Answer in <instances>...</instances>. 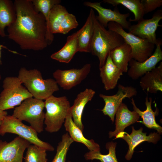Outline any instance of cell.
Listing matches in <instances>:
<instances>
[{
    "label": "cell",
    "instance_id": "obj_1",
    "mask_svg": "<svg viewBox=\"0 0 162 162\" xmlns=\"http://www.w3.org/2000/svg\"><path fill=\"white\" fill-rule=\"evenodd\" d=\"M15 21L7 27L8 37L23 50L38 51L48 45L47 27L43 14L34 10L31 0H15Z\"/></svg>",
    "mask_w": 162,
    "mask_h": 162
},
{
    "label": "cell",
    "instance_id": "obj_2",
    "mask_svg": "<svg viewBox=\"0 0 162 162\" xmlns=\"http://www.w3.org/2000/svg\"><path fill=\"white\" fill-rule=\"evenodd\" d=\"M125 42L123 38L116 32L106 29L95 18L91 52L99 60V68L105 64L110 51Z\"/></svg>",
    "mask_w": 162,
    "mask_h": 162
},
{
    "label": "cell",
    "instance_id": "obj_3",
    "mask_svg": "<svg viewBox=\"0 0 162 162\" xmlns=\"http://www.w3.org/2000/svg\"><path fill=\"white\" fill-rule=\"evenodd\" d=\"M18 77L33 97L37 99L45 100L59 90L55 80L51 78L44 79L41 73L37 69L28 70L21 68Z\"/></svg>",
    "mask_w": 162,
    "mask_h": 162
},
{
    "label": "cell",
    "instance_id": "obj_4",
    "mask_svg": "<svg viewBox=\"0 0 162 162\" xmlns=\"http://www.w3.org/2000/svg\"><path fill=\"white\" fill-rule=\"evenodd\" d=\"M44 103L45 130L50 133L57 132L69 112L70 102L65 96L57 97L52 95L45 100Z\"/></svg>",
    "mask_w": 162,
    "mask_h": 162
},
{
    "label": "cell",
    "instance_id": "obj_5",
    "mask_svg": "<svg viewBox=\"0 0 162 162\" xmlns=\"http://www.w3.org/2000/svg\"><path fill=\"white\" fill-rule=\"evenodd\" d=\"M44 102L42 100L29 98L15 108L12 116L21 121L28 122L38 133H40L44 130Z\"/></svg>",
    "mask_w": 162,
    "mask_h": 162
},
{
    "label": "cell",
    "instance_id": "obj_6",
    "mask_svg": "<svg viewBox=\"0 0 162 162\" xmlns=\"http://www.w3.org/2000/svg\"><path fill=\"white\" fill-rule=\"evenodd\" d=\"M22 83L17 77L8 76L4 78L3 89L0 94V110L5 111L14 108L26 99L33 97Z\"/></svg>",
    "mask_w": 162,
    "mask_h": 162
},
{
    "label": "cell",
    "instance_id": "obj_7",
    "mask_svg": "<svg viewBox=\"0 0 162 162\" xmlns=\"http://www.w3.org/2000/svg\"><path fill=\"white\" fill-rule=\"evenodd\" d=\"M6 133L16 134L28 141L30 144L53 151L54 147L50 144L40 140L38 133L31 126L24 124L22 121L12 116L7 115L2 120L0 126V135L3 136Z\"/></svg>",
    "mask_w": 162,
    "mask_h": 162
},
{
    "label": "cell",
    "instance_id": "obj_8",
    "mask_svg": "<svg viewBox=\"0 0 162 162\" xmlns=\"http://www.w3.org/2000/svg\"><path fill=\"white\" fill-rule=\"evenodd\" d=\"M107 27L108 29L120 35L125 42L130 46L132 59L139 62H142L152 55L155 44L146 39H142L126 32L120 25L116 22H109Z\"/></svg>",
    "mask_w": 162,
    "mask_h": 162
},
{
    "label": "cell",
    "instance_id": "obj_9",
    "mask_svg": "<svg viewBox=\"0 0 162 162\" xmlns=\"http://www.w3.org/2000/svg\"><path fill=\"white\" fill-rule=\"evenodd\" d=\"M84 5L96 10L98 15H95L96 20L105 28L107 27L110 22H114L120 25L124 29L128 30L131 26L130 22L127 19L130 16L129 13H121L118 8L116 6L113 10L103 7L101 2H85Z\"/></svg>",
    "mask_w": 162,
    "mask_h": 162
},
{
    "label": "cell",
    "instance_id": "obj_10",
    "mask_svg": "<svg viewBox=\"0 0 162 162\" xmlns=\"http://www.w3.org/2000/svg\"><path fill=\"white\" fill-rule=\"evenodd\" d=\"M162 19V10H158L151 18H143L138 22L137 24L131 25L128 29V32L155 44L157 39L156 32L158 27L162 26L159 24Z\"/></svg>",
    "mask_w": 162,
    "mask_h": 162
},
{
    "label": "cell",
    "instance_id": "obj_11",
    "mask_svg": "<svg viewBox=\"0 0 162 162\" xmlns=\"http://www.w3.org/2000/svg\"><path fill=\"white\" fill-rule=\"evenodd\" d=\"M118 88V91L114 95L99 94L100 97L104 100L105 104L101 110L104 115L109 117L112 123L114 122L115 115L123 100L125 98H130L136 96L137 93L136 89L131 86H125L119 84Z\"/></svg>",
    "mask_w": 162,
    "mask_h": 162
},
{
    "label": "cell",
    "instance_id": "obj_12",
    "mask_svg": "<svg viewBox=\"0 0 162 162\" xmlns=\"http://www.w3.org/2000/svg\"><path fill=\"white\" fill-rule=\"evenodd\" d=\"M91 66L87 64L80 69L67 70L57 69L53 76L58 85L65 90H69L80 84L89 73Z\"/></svg>",
    "mask_w": 162,
    "mask_h": 162
},
{
    "label": "cell",
    "instance_id": "obj_13",
    "mask_svg": "<svg viewBox=\"0 0 162 162\" xmlns=\"http://www.w3.org/2000/svg\"><path fill=\"white\" fill-rule=\"evenodd\" d=\"M156 48L152 55L148 59L142 62H138L131 59L129 63L130 68L127 71L128 75L133 80L141 77L146 73L156 67L157 63L162 60V51L161 46L162 40L160 38L157 39L155 44Z\"/></svg>",
    "mask_w": 162,
    "mask_h": 162
},
{
    "label": "cell",
    "instance_id": "obj_14",
    "mask_svg": "<svg viewBox=\"0 0 162 162\" xmlns=\"http://www.w3.org/2000/svg\"><path fill=\"white\" fill-rule=\"evenodd\" d=\"M30 144L18 136L9 142L0 140V162H22L24 152Z\"/></svg>",
    "mask_w": 162,
    "mask_h": 162
},
{
    "label": "cell",
    "instance_id": "obj_15",
    "mask_svg": "<svg viewBox=\"0 0 162 162\" xmlns=\"http://www.w3.org/2000/svg\"><path fill=\"white\" fill-rule=\"evenodd\" d=\"M132 131L130 134L124 131L118 134L115 139L122 138L128 143L129 149L125 156V158L128 160H130L131 158L135 148L138 145L145 141L156 144L160 138L159 134L155 132L147 136L146 133L142 132V128L136 130L132 126Z\"/></svg>",
    "mask_w": 162,
    "mask_h": 162
},
{
    "label": "cell",
    "instance_id": "obj_16",
    "mask_svg": "<svg viewBox=\"0 0 162 162\" xmlns=\"http://www.w3.org/2000/svg\"><path fill=\"white\" fill-rule=\"evenodd\" d=\"M116 115V128L114 131L109 132L110 138L116 136L119 133L123 132L126 127L138 122L140 117L135 111H130L127 106L123 103L119 107Z\"/></svg>",
    "mask_w": 162,
    "mask_h": 162
},
{
    "label": "cell",
    "instance_id": "obj_17",
    "mask_svg": "<svg viewBox=\"0 0 162 162\" xmlns=\"http://www.w3.org/2000/svg\"><path fill=\"white\" fill-rule=\"evenodd\" d=\"M95 93L91 89L86 88L77 95L73 105L70 108V112L74 122L82 132L84 130V126L82 117L84 109L87 103L92 99Z\"/></svg>",
    "mask_w": 162,
    "mask_h": 162
},
{
    "label": "cell",
    "instance_id": "obj_18",
    "mask_svg": "<svg viewBox=\"0 0 162 162\" xmlns=\"http://www.w3.org/2000/svg\"><path fill=\"white\" fill-rule=\"evenodd\" d=\"M100 76L106 90L114 89L123 74V71L112 62L109 53L104 64L99 68Z\"/></svg>",
    "mask_w": 162,
    "mask_h": 162
},
{
    "label": "cell",
    "instance_id": "obj_19",
    "mask_svg": "<svg viewBox=\"0 0 162 162\" xmlns=\"http://www.w3.org/2000/svg\"><path fill=\"white\" fill-rule=\"evenodd\" d=\"M95 16L93 9L91 8L85 24L79 30L77 40L78 52H91L94 30V19Z\"/></svg>",
    "mask_w": 162,
    "mask_h": 162
},
{
    "label": "cell",
    "instance_id": "obj_20",
    "mask_svg": "<svg viewBox=\"0 0 162 162\" xmlns=\"http://www.w3.org/2000/svg\"><path fill=\"white\" fill-rule=\"evenodd\" d=\"M140 86L144 91L152 93L162 91V62L141 77Z\"/></svg>",
    "mask_w": 162,
    "mask_h": 162
},
{
    "label": "cell",
    "instance_id": "obj_21",
    "mask_svg": "<svg viewBox=\"0 0 162 162\" xmlns=\"http://www.w3.org/2000/svg\"><path fill=\"white\" fill-rule=\"evenodd\" d=\"M64 126L66 130L74 141L84 144L90 151H100L98 144L93 139L88 140L83 136L82 132L74 122L70 110L65 120Z\"/></svg>",
    "mask_w": 162,
    "mask_h": 162
},
{
    "label": "cell",
    "instance_id": "obj_22",
    "mask_svg": "<svg viewBox=\"0 0 162 162\" xmlns=\"http://www.w3.org/2000/svg\"><path fill=\"white\" fill-rule=\"evenodd\" d=\"M79 30L67 37L66 43L59 51L52 54L51 58L60 62L68 63L78 52V36Z\"/></svg>",
    "mask_w": 162,
    "mask_h": 162
},
{
    "label": "cell",
    "instance_id": "obj_23",
    "mask_svg": "<svg viewBox=\"0 0 162 162\" xmlns=\"http://www.w3.org/2000/svg\"><path fill=\"white\" fill-rule=\"evenodd\" d=\"M145 100L146 109L145 111H142L136 106L135 101L132 98L131 103L133 106V109L142 119V122L143 124L148 128L157 130L159 134H160L162 132V128L157 123L155 119V116L158 114V110L156 108L154 112L153 110L152 107V99L151 97L148 98L147 94Z\"/></svg>",
    "mask_w": 162,
    "mask_h": 162
},
{
    "label": "cell",
    "instance_id": "obj_24",
    "mask_svg": "<svg viewBox=\"0 0 162 162\" xmlns=\"http://www.w3.org/2000/svg\"><path fill=\"white\" fill-rule=\"evenodd\" d=\"M131 48L125 42L115 48L110 53L112 60L114 65L123 72H127L129 63L132 59Z\"/></svg>",
    "mask_w": 162,
    "mask_h": 162
},
{
    "label": "cell",
    "instance_id": "obj_25",
    "mask_svg": "<svg viewBox=\"0 0 162 162\" xmlns=\"http://www.w3.org/2000/svg\"><path fill=\"white\" fill-rule=\"evenodd\" d=\"M14 2L10 0H0V36H6L4 29L12 24L16 18Z\"/></svg>",
    "mask_w": 162,
    "mask_h": 162
},
{
    "label": "cell",
    "instance_id": "obj_26",
    "mask_svg": "<svg viewBox=\"0 0 162 162\" xmlns=\"http://www.w3.org/2000/svg\"><path fill=\"white\" fill-rule=\"evenodd\" d=\"M103 2L113 6L122 4L128 9L134 15V18L129 21L138 22L144 18L145 14L140 0H104Z\"/></svg>",
    "mask_w": 162,
    "mask_h": 162
},
{
    "label": "cell",
    "instance_id": "obj_27",
    "mask_svg": "<svg viewBox=\"0 0 162 162\" xmlns=\"http://www.w3.org/2000/svg\"><path fill=\"white\" fill-rule=\"evenodd\" d=\"M116 144L112 142L106 143V148L109 150V153L107 154H102L100 151H90L85 154L84 157L86 160L96 159L101 162H118L116 154Z\"/></svg>",
    "mask_w": 162,
    "mask_h": 162
},
{
    "label": "cell",
    "instance_id": "obj_28",
    "mask_svg": "<svg viewBox=\"0 0 162 162\" xmlns=\"http://www.w3.org/2000/svg\"><path fill=\"white\" fill-rule=\"evenodd\" d=\"M74 142L68 133L63 134L61 141L58 144L56 154L52 162H70L66 161V157L69 148Z\"/></svg>",
    "mask_w": 162,
    "mask_h": 162
},
{
    "label": "cell",
    "instance_id": "obj_29",
    "mask_svg": "<svg viewBox=\"0 0 162 162\" xmlns=\"http://www.w3.org/2000/svg\"><path fill=\"white\" fill-rule=\"evenodd\" d=\"M46 151L43 148L30 144L24 158L25 162H47Z\"/></svg>",
    "mask_w": 162,
    "mask_h": 162
},
{
    "label": "cell",
    "instance_id": "obj_30",
    "mask_svg": "<svg viewBox=\"0 0 162 162\" xmlns=\"http://www.w3.org/2000/svg\"><path fill=\"white\" fill-rule=\"evenodd\" d=\"M35 10L41 13L48 23L50 13L51 9L55 5L60 4V0H31Z\"/></svg>",
    "mask_w": 162,
    "mask_h": 162
},
{
    "label": "cell",
    "instance_id": "obj_31",
    "mask_svg": "<svg viewBox=\"0 0 162 162\" xmlns=\"http://www.w3.org/2000/svg\"><path fill=\"white\" fill-rule=\"evenodd\" d=\"M78 24L75 16L72 14L68 13L61 27L60 33L67 34L71 30L76 28Z\"/></svg>",
    "mask_w": 162,
    "mask_h": 162
},
{
    "label": "cell",
    "instance_id": "obj_32",
    "mask_svg": "<svg viewBox=\"0 0 162 162\" xmlns=\"http://www.w3.org/2000/svg\"><path fill=\"white\" fill-rule=\"evenodd\" d=\"M145 14L152 12L162 5V0H141Z\"/></svg>",
    "mask_w": 162,
    "mask_h": 162
},
{
    "label": "cell",
    "instance_id": "obj_33",
    "mask_svg": "<svg viewBox=\"0 0 162 162\" xmlns=\"http://www.w3.org/2000/svg\"><path fill=\"white\" fill-rule=\"evenodd\" d=\"M2 48H4L8 50L9 52H12L15 54H17L18 53L16 51H14L12 50H10L6 46H5L2 45L0 44V65L2 64V62L1 60V50ZM1 79V76L0 74V80Z\"/></svg>",
    "mask_w": 162,
    "mask_h": 162
},
{
    "label": "cell",
    "instance_id": "obj_34",
    "mask_svg": "<svg viewBox=\"0 0 162 162\" xmlns=\"http://www.w3.org/2000/svg\"><path fill=\"white\" fill-rule=\"evenodd\" d=\"M8 115L7 111L0 110V120H2Z\"/></svg>",
    "mask_w": 162,
    "mask_h": 162
},
{
    "label": "cell",
    "instance_id": "obj_35",
    "mask_svg": "<svg viewBox=\"0 0 162 162\" xmlns=\"http://www.w3.org/2000/svg\"><path fill=\"white\" fill-rule=\"evenodd\" d=\"M2 123V120H0V126L1 125Z\"/></svg>",
    "mask_w": 162,
    "mask_h": 162
}]
</instances>
